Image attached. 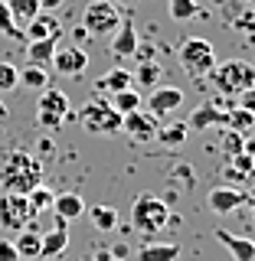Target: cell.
Masks as SVG:
<instances>
[{"mask_svg":"<svg viewBox=\"0 0 255 261\" xmlns=\"http://www.w3.org/2000/svg\"><path fill=\"white\" fill-rule=\"evenodd\" d=\"M125 88H134V75H131L128 69H111V72H105L102 79H98V92H111V95H118V92H125Z\"/></svg>","mask_w":255,"mask_h":261,"instance_id":"obj_22","label":"cell"},{"mask_svg":"<svg viewBox=\"0 0 255 261\" xmlns=\"http://www.w3.org/2000/svg\"><path fill=\"white\" fill-rule=\"evenodd\" d=\"M53 199H56V193L49 190L46 183H36V186H33V190L27 193V202H30L33 216H43V212H53Z\"/></svg>","mask_w":255,"mask_h":261,"instance_id":"obj_23","label":"cell"},{"mask_svg":"<svg viewBox=\"0 0 255 261\" xmlns=\"http://www.w3.org/2000/svg\"><path fill=\"white\" fill-rule=\"evenodd\" d=\"M147 114H154V118H167L170 111H177L180 105H183V88L177 85H160V88H151V95H147Z\"/></svg>","mask_w":255,"mask_h":261,"instance_id":"obj_12","label":"cell"},{"mask_svg":"<svg viewBox=\"0 0 255 261\" xmlns=\"http://www.w3.org/2000/svg\"><path fill=\"white\" fill-rule=\"evenodd\" d=\"M33 209L27 202V196L20 193H4L0 196V228L4 232H23L33 225Z\"/></svg>","mask_w":255,"mask_h":261,"instance_id":"obj_7","label":"cell"},{"mask_svg":"<svg viewBox=\"0 0 255 261\" xmlns=\"http://www.w3.org/2000/svg\"><path fill=\"white\" fill-rule=\"evenodd\" d=\"M121 16H118V7L108 4V0H92L82 13V30L88 33L92 39H105L118 30Z\"/></svg>","mask_w":255,"mask_h":261,"instance_id":"obj_6","label":"cell"},{"mask_svg":"<svg viewBox=\"0 0 255 261\" xmlns=\"http://www.w3.org/2000/svg\"><path fill=\"white\" fill-rule=\"evenodd\" d=\"M249 202V193L245 190H236V186H213L206 193V206L210 212H216V216H229V212H236L239 206Z\"/></svg>","mask_w":255,"mask_h":261,"instance_id":"obj_10","label":"cell"},{"mask_svg":"<svg viewBox=\"0 0 255 261\" xmlns=\"http://www.w3.org/2000/svg\"><path fill=\"white\" fill-rule=\"evenodd\" d=\"M252 206H255V202H252Z\"/></svg>","mask_w":255,"mask_h":261,"instance_id":"obj_47","label":"cell"},{"mask_svg":"<svg viewBox=\"0 0 255 261\" xmlns=\"http://www.w3.org/2000/svg\"><path fill=\"white\" fill-rule=\"evenodd\" d=\"M213 4H219V7H223V4H226V0H213Z\"/></svg>","mask_w":255,"mask_h":261,"instance_id":"obj_45","label":"cell"},{"mask_svg":"<svg viewBox=\"0 0 255 261\" xmlns=\"http://www.w3.org/2000/svg\"><path fill=\"white\" fill-rule=\"evenodd\" d=\"M0 183H4L7 193L27 196L36 183H43V163L27 150H10L0 163Z\"/></svg>","mask_w":255,"mask_h":261,"instance_id":"obj_1","label":"cell"},{"mask_svg":"<svg viewBox=\"0 0 255 261\" xmlns=\"http://www.w3.org/2000/svg\"><path fill=\"white\" fill-rule=\"evenodd\" d=\"M229 105H233V98H210V101H200L196 108L190 111V118H187V127L196 130V134H203V130H213V127H226V111Z\"/></svg>","mask_w":255,"mask_h":261,"instance_id":"obj_8","label":"cell"},{"mask_svg":"<svg viewBox=\"0 0 255 261\" xmlns=\"http://www.w3.org/2000/svg\"><path fill=\"white\" fill-rule=\"evenodd\" d=\"M0 261H20V255L13 248V239H0Z\"/></svg>","mask_w":255,"mask_h":261,"instance_id":"obj_38","label":"cell"},{"mask_svg":"<svg viewBox=\"0 0 255 261\" xmlns=\"http://www.w3.org/2000/svg\"><path fill=\"white\" fill-rule=\"evenodd\" d=\"M36 111L56 114V118H69V114H72V101H69L65 92H59V88H43V92H39V101H36Z\"/></svg>","mask_w":255,"mask_h":261,"instance_id":"obj_18","label":"cell"},{"mask_svg":"<svg viewBox=\"0 0 255 261\" xmlns=\"http://www.w3.org/2000/svg\"><path fill=\"white\" fill-rule=\"evenodd\" d=\"M65 248H69V222L56 216V225L49 232H43V251H39V258H46V261L59 258Z\"/></svg>","mask_w":255,"mask_h":261,"instance_id":"obj_14","label":"cell"},{"mask_svg":"<svg viewBox=\"0 0 255 261\" xmlns=\"http://www.w3.org/2000/svg\"><path fill=\"white\" fill-rule=\"evenodd\" d=\"M134 75L137 85H144V88H157V82L164 75V69H160V62L157 59H141V65H137V72H131Z\"/></svg>","mask_w":255,"mask_h":261,"instance_id":"obj_28","label":"cell"},{"mask_svg":"<svg viewBox=\"0 0 255 261\" xmlns=\"http://www.w3.org/2000/svg\"><path fill=\"white\" fill-rule=\"evenodd\" d=\"M180 258V245L177 242H151V245H141L137 251V261H177Z\"/></svg>","mask_w":255,"mask_h":261,"instance_id":"obj_21","label":"cell"},{"mask_svg":"<svg viewBox=\"0 0 255 261\" xmlns=\"http://www.w3.org/2000/svg\"><path fill=\"white\" fill-rule=\"evenodd\" d=\"M177 62H180V69H183L187 75L196 82V79H206L210 72H213V65H216V53H213V46L206 43V39L190 36V39H183V43H180Z\"/></svg>","mask_w":255,"mask_h":261,"instance_id":"obj_5","label":"cell"},{"mask_svg":"<svg viewBox=\"0 0 255 261\" xmlns=\"http://www.w3.org/2000/svg\"><path fill=\"white\" fill-rule=\"evenodd\" d=\"M216 242L233 255V261H255V242L252 239H242V235H233V232H226V228H219Z\"/></svg>","mask_w":255,"mask_h":261,"instance_id":"obj_15","label":"cell"},{"mask_svg":"<svg viewBox=\"0 0 255 261\" xmlns=\"http://www.w3.org/2000/svg\"><path fill=\"white\" fill-rule=\"evenodd\" d=\"M219 144H223L226 157H233V153H242L245 134H239V130H229V127H223V130H219Z\"/></svg>","mask_w":255,"mask_h":261,"instance_id":"obj_33","label":"cell"},{"mask_svg":"<svg viewBox=\"0 0 255 261\" xmlns=\"http://www.w3.org/2000/svg\"><path fill=\"white\" fill-rule=\"evenodd\" d=\"M167 219H170V206L160 196H137L134 206H131V225L141 235H147V239L157 235L167 225Z\"/></svg>","mask_w":255,"mask_h":261,"instance_id":"obj_4","label":"cell"},{"mask_svg":"<svg viewBox=\"0 0 255 261\" xmlns=\"http://www.w3.org/2000/svg\"><path fill=\"white\" fill-rule=\"evenodd\" d=\"M118 4H125V7H131V4H137V0H118Z\"/></svg>","mask_w":255,"mask_h":261,"instance_id":"obj_44","label":"cell"},{"mask_svg":"<svg viewBox=\"0 0 255 261\" xmlns=\"http://www.w3.org/2000/svg\"><path fill=\"white\" fill-rule=\"evenodd\" d=\"M137 46H141V43H137V30H134V23H131V16H128V20H121L118 30L111 33L108 53L114 56V59H134Z\"/></svg>","mask_w":255,"mask_h":261,"instance_id":"obj_13","label":"cell"},{"mask_svg":"<svg viewBox=\"0 0 255 261\" xmlns=\"http://www.w3.org/2000/svg\"><path fill=\"white\" fill-rule=\"evenodd\" d=\"M108 101L114 105V111H118V114H131V111H137V108H141V105H144V101H141V95H137L134 88H125V92L111 95Z\"/></svg>","mask_w":255,"mask_h":261,"instance_id":"obj_31","label":"cell"},{"mask_svg":"<svg viewBox=\"0 0 255 261\" xmlns=\"http://www.w3.org/2000/svg\"><path fill=\"white\" fill-rule=\"evenodd\" d=\"M170 183H180L183 190H187L190 183H196V176H193V167H190V163H177V170L170 173Z\"/></svg>","mask_w":255,"mask_h":261,"instance_id":"obj_35","label":"cell"},{"mask_svg":"<svg viewBox=\"0 0 255 261\" xmlns=\"http://www.w3.org/2000/svg\"><path fill=\"white\" fill-rule=\"evenodd\" d=\"M167 13H170V20H193V16H200V4L196 0H167Z\"/></svg>","mask_w":255,"mask_h":261,"instance_id":"obj_30","label":"cell"},{"mask_svg":"<svg viewBox=\"0 0 255 261\" xmlns=\"http://www.w3.org/2000/svg\"><path fill=\"white\" fill-rule=\"evenodd\" d=\"M59 33H62V23L56 20L53 13L39 10L27 27H23V39H46V36H59Z\"/></svg>","mask_w":255,"mask_h":261,"instance_id":"obj_17","label":"cell"},{"mask_svg":"<svg viewBox=\"0 0 255 261\" xmlns=\"http://www.w3.org/2000/svg\"><path fill=\"white\" fill-rule=\"evenodd\" d=\"M72 118L82 124L85 134H95V137H118L121 134V114L114 111V105L102 95L88 98L79 108V114H72Z\"/></svg>","mask_w":255,"mask_h":261,"instance_id":"obj_2","label":"cell"},{"mask_svg":"<svg viewBox=\"0 0 255 261\" xmlns=\"http://www.w3.org/2000/svg\"><path fill=\"white\" fill-rule=\"evenodd\" d=\"M20 85L43 92V88H49V69H43V65H27V69H20Z\"/></svg>","mask_w":255,"mask_h":261,"instance_id":"obj_29","label":"cell"},{"mask_svg":"<svg viewBox=\"0 0 255 261\" xmlns=\"http://www.w3.org/2000/svg\"><path fill=\"white\" fill-rule=\"evenodd\" d=\"M36 124L43 130H56L65 124V118H56V114H46V111H36Z\"/></svg>","mask_w":255,"mask_h":261,"instance_id":"obj_36","label":"cell"},{"mask_svg":"<svg viewBox=\"0 0 255 261\" xmlns=\"http://www.w3.org/2000/svg\"><path fill=\"white\" fill-rule=\"evenodd\" d=\"M210 75H213V85L219 88V95L236 98L239 92L255 85V65L245 59H229V62H216Z\"/></svg>","mask_w":255,"mask_h":261,"instance_id":"obj_3","label":"cell"},{"mask_svg":"<svg viewBox=\"0 0 255 261\" xmlns=\"http://www.w3.org/2000/svg\"><path fill=\"white\" fill-rule=\"evenodd\" d=\"M157 118L147 111H131V114H121V134H128L131 141L144 144V141H154V134H157Z\"/></svg>","mask_w":255,"mask_h":261,"instance_id":"obj_11","label":"cell"},{"mask_svg":"<svg viewBox=\"0 0 255 261\" xmlns=\"http://www.w3.org/2000/svg\"><path fill=\"white\" fill-rule=\"evenodd\" d=\"M190 137V127H187V121H174V124H164L157 127V134H154V141H160L164 147H180Z\"/></svg>","mask_w":255,"mask_h":261,"instance_id":"obj_24","label":"cell"},{"mask_svg":"<svg viewBox=\"0 0 255 261\" xmlns=\"http://www.w3.org/2000/svg\"><path fill=\"white\" fill-rule=\"evenodd\" d=\"M242 153L255 160V137H245V144H242Z\"/></svg>","mask_w":255,"mask_h":261,"instance_id":"obj_39","label":"cell"},{"mask_svg":"<svg viewBox=\"0 0 255 261\" xmlns=\"http://www.w3.org/2000/svg\"><path fill=\"white\" fill-rule=\"evenodd\" d=\"M56 147H53V141L49 137H39V153H53Z\"/></svg>","mask_w":255,"mask_h":261,"instance_id":"obj_41","label":"cell"},{"mask_svg":"<svg viewBox=\"0 0 255 261\" xmlns=\"http://www.w3.org/2000/svg\"><path fill=\"white\" fill-rule=\"evenodd\" d=\"M85 199H82L79 193H59L53 199V216H59L65 219V222H72V219H79V216H85Z\"/></svg>","mask_w":255,"mask_h":261,"instance_id":"obj_20","label":"cell"},{"mask_svg":"<svg viewBox=\"0 0 255 261\" xmlns=\"http://www.w3.org/2000/svg\"><path fill=\"white\" fill-rule=\"evenodd\" d=\"M233 101L239 105V108H245V111H252V114H255V85H252V88H245V92H239V95L233 98Z\"/></svg>","mask_w":255,"mask_h":261,"instance_id":"obj_37","label":"cell"},{"mask_svg":"<svg viewBox=\"0 0 255 261\" xmlns=\"http://www.w3.org/2000/svg\"><path fill=\"white\" fill-rule=\"evenodd\" d=\"M59 39H62V33L59 36H46V39H27V65H46L53 62V53L59 49Z\"/></svg>","mask_w":255,"mask_h":261,"instance_id":"obj_16","label":"cell"},{"mask_svg":"<svg viewBox=\"0 0 255 261\" xmlns=\"http://www.w3.org/2000/svg\"><path fill=\"white\" fill-rule=\"evenodd\" d=\"M242 4H245V7H249V10H255V0H242Z\"/></svg>","mask_w":255,"mask_h":261,"instance_id":"obj_43","label":"cell"},{"mask_svg":"<svg viewBox=\"0 0 255 261\" xmlns=\"http://www.w3.org/2000/svg\"><path fill=\"white\" fill-rule=\"evenodd\" d=\"M88 212V219H92V225L98 228V232H114L118 228V209H111V206H92V209H85Z\"/></svg>","mask_w":255,"mask_h":261,"instance_id":"obj_26","label":"cell"},{"mask_svg":"<svg viewBox=\"0 0 255 261\" xmlns=\"http://www.w3.org/2000/svg\"><path fill=\"white\" fill-rule=\"evenodd\" d=\"M13 88H20V69H16L13 62H0V95L13 92Z\"/></svg>","mask_w":255,"mask_h":261,"instance_id":"obj_32","label":"cell"},{"mask_svg":"<svg viewBox=\"0 0 255 261\" xmlns=\"http://www.w3.org/2000/svg\"><path fill=\"white\" fill-rule=\"evenodd\" d=\"M82 261H95V258H82Z\"/></svg>","mask_w":255,"mask_h":261,"instance_id":"obj_46","label":"cell"},{"mask_svg":"<svg viewBox=\"0 0 255 261\" xmlns=\"http://www.w3.org/2000/svg\"><path fill=\"white\" fill-rule=\"evenodd\" d=\"M10 118V111H7V105H4V98H0V121H7Z\"/></svg>","mask_w":255,"mask_h":261,"instance_id":"obj_42","label":"cell"},{"mask_svg":"<svg viewBox=\"0 0 255 261\" xmlns=\"http://www.w3.org/2000/svg\"><path fill=\"white\" fill-rule=\"evenodd\" d=\"M13 248L20 261H39V251H43V232H36V228H23V232H16L13 239Z\"/></svg>","mask_w":255,"mask_h":261,"instance_id":"obj_19","label":"cell"},{"mask_svg":"<svg viewBox=\"0 0 255 261\" xmlns=\"http://www.w3.org/2000/svg\"><path fill=\"white\" fill-rule=\"evenodd\" d=\"M4 4L10 10V16L16 20V27H27L33 16L39 13V0H4Z\"/></svg>","mask_w":255,"mask_h":261,"instance_id":"obj_27","label":"cell"},{"mask_svg":"<svg viewBox=\"0 0 255 261\" xmlns=\"http://www.w3.org/2000/svg\"><path fill=\"white\" fill-rule=\"evenodd\" d=\"M226 127L229 130H239V134H245L249 137V130L255 127V114L252 111H245V108H239V105H229V111H226Z\"/></svg>","mask_w":255,"mask_h":261,"instance_id":"obj_25","label":"cell"},{"mask_svg":"<svg viewBox=\"0 0 255 261\" xmlns=\"http://www.w3.org/2000/svg\"><path fill=\"white\" fill-rule=\"evenodd\" d=\"M56 69V75H65V79H79L82 72L88 69V53L82 46L76 43H69V46H59L53 53V62H49Z\"/></svg>","mask_w":255,"mask_h":261,"instance_id":"obj_9","label":"cell"},{"mask_svg":"<svg viewBox=\"0 0 255 261\" xmlns=\"http://www.w3.org/2000/svg\"><path fill=\"white\" fill-rule=\"evenodd\" d=\"M0 36H13V39H23V30L16 27V20L10 16V10H7V4L0 0Z\"/></svg>","mask_w":255,"mask_h":261,"instance_id":"obj_34","label":"cell"},{"mask_svg":"<svg viewBox=\"0 0 255 261\" xmlns=\"http://www.w3.org/2000/svg\"><path fill=\"white\" fill-rule=\"evenodd\" d=\"M56 7H62V0H39V10H46V13H53Z\"/></svg>","mask_w":255,"mask_h":261,"instance_id":"obj_40","label":"cell"}]
</instances>
